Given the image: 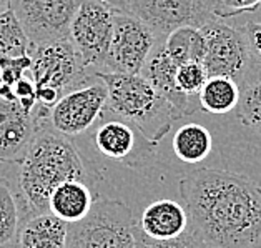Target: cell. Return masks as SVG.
<instances>
[{"mask_svg": "<svg viewBox=\"0 0 261 248\" xmlns=\"http://www.w3.org/2000/svg\"><path fill=\"white\" fill-rule=\"evenodd\" d=\"M188 227L208 248H261V185L250 177L198 168L178 183Z\"/></svg>", "mask_w": 261, "mask_h": 248, "instance_id": "1", "label": "cell"}, {"mask_svg": "<svg viewBox=\"0 0 261 248\" xmlns=\"http://www.w3.org/2000/svg\"><path fill=\"white\" fill-rule=\"evenodd\" d=\"M17 179L23 220L48 212V199L63 182L80 180L95 185L101 175L82 157L73 138L54 130L47 122L39 125L20 162Z\"/></svg>", "mask_w": 261, "mask_h": 248, "instance_id": "2", "label": "cell"}, {"mask_svg": "<svg viewBox=\"0 0 261 248\" xmlns=\"http://www.w3.org/2000/svg\"><path fill=\"white\" fill-rule=\"evenodd\" d=\"M107 85V110L130 120L151 142L160 143L176 122L171 104L143 75L97 72Z\"/></svg>", "mask_w": 261, "mask_h": 248, "instance_id": "3", "label": "cell"}, {"mask_svg": "<svg viewBox=\"0 0 261 248\" xmlns=\"http://www.w3.org/2000/svg\"><path fill=\"white\" fill-rule=\"evenodd\" d=\"M29 55L32 60L30 75L34 79L37 95L34 115L43 123L62 95L84 84L93 72L84 65L70 39L32 47Z\"/></svg>", "mask_w": 261, "mask_h": 248, "instance_id": "4", "label": "cell"}, {"mask_svg": "<svg viewBox=\"0 0 261 248\" xmlns=\"http://www.w3.org/2000/svg\"><path fill=\"white\" fill-rule=\"evenodd\" d=\"M135 220L123 202L95 199L85 218L68 224L67 248H135Z\"/></svg>", "mask_w": 261, "mask_h": 248, "instance_id": "5", "label": "cell"}, {"mask_svg": "<svg viewBox=\"0 0 261 248\" xmlns=\"http://www.w3.org/2000/svg\"><path fill=\"white\" fill-rule=\"evenodd\" d=\"M93 145L101 157L133 170L153 160L158 147L135 123L107 109L93 129Z\"/></svg>", "mask_w": 261, "mask_h": 248, "instance_id": "6", "label": "cell"}, {"mask_svg": "<svg viewBox=\"0 0 261 248\" xmlns=\"http://www.w3.org/2000/svg\"><path fill=\"white\" fill-rule=\"evenodd\" d=\"M107 85L93 73L84 84L62 95L50 110L47 123L65 137H82L98 123L107 107Z\"/></svg>", "mask_w": 261, "mask_h": 248, "instance_id": "7", "label": "cell"}, {"mask_svg": "<svg viewBox=\"0 0 261 248\" xmlns=\"http://www.w3.org/2000/svg\"><path fill=\"white\" fill-rule=\"evenodd\" d=\"M205 37V59L203 63L210 77L223 75L241 84L250 77L254 63L241 27H231L220 18L208 22L200 29Z\"/></svg>", "mask_w": 261, "mask_h": 248, "instance_id": "8", "label": "cell"}, {"mask_svg": "<svg viewBox=\"0 0 261 248\" xmlns=\"http://www.w3.org/2000/svg\"><path fill=\"white\" fill-rule=\"evenodd\" d=\"M158 40L162 39L138 17L130 12L113 10V34L101 72L140 73Z\"/></svg>", "mask_w": 261, "mask_h": 248, "instance_id": "9", "label": "cell"}, {"mask_svg": "<svg viewBox=\"0 0 261 248\" xmlns=\"http://www.w3.org/2000/svg\"><path fill=\"white\" fill-rule=\"evenodd\" d=\"M112 34L113 9L100 0H84L70 23L68 39L90 72L103 70Z\"/></svg>", "mask_w": 261, "mask_h": 248, "instance_id": "10", "label": "cell"}, {"mask_svg": "<svg viewBox=\"0 0 261 248\" xmlns=\"http://www.w3.org/2000/svg\"><path fill=\"white\" fill-rule=\"evenodd\" d=\"M84 0H10L30 48L68 39L70 23Z\"/></svg>", "mask_w": 261, "mask_h": 248, "instance_id": "11", "label": "cell"}, {"mask_svg": "<svg viewBox=\"0 0 261 248\" xmlns=\"http://www.w3.org/2000/svg\"><path fill=\"white\" fill-rule=\"evenodd\" d=\"M216 0H130L128 12L165 39L180 27L201 29L216 18Z\"/></svg>", "mask_w": 261, "mask_h": 248, "instance_id": "12", "label": "cell"}, {"mask_svg": "<svg viewBox=\"0 0 261 248\" xmlns=\"http://www.w3.org/2000/svg\"><path fill=\"white\" fill-rule=\"evenodd\" d=\"M176 68L178 65L165 50L162 39L156 42V45L150 52L143 68L140 70V75H143L170 102L176 113V118L180 120L188 115H193L201 109L198 98L188 97L176 87Z\"/></svg>", "mask_w": 261, "mask_h": 248, "instance_id": "13", "label": "cell"}, {"mask_svg": "<svg viewBox=\"0 0 261 248\" xmlns=\"http://www.w3.org/2000/svg\"><path fill=\"white\" fill-rule=\"evenodd\" d=\"M40 122L17 102L0 100V163H18L23 158Z\"/></svg>", "mask_w": 261, "mask_h": 248, "instance_id": "14", "label": "cell"}, {"mask_svg": "<svg viewBox=\"0 0 261 248\" xmlns=\"http://www.w3.org/2000/svg\"><path fill=\"white\" fill-rule=\"evenodd\" d=\"M138 227L155 240H170L187 232L188 213L178 202L163 199L143 210Z\"/></svg>", "mask_w": 261, "mask_h": 248, "instance_id": "15", "label": "cell"}, {"mask_svg": "<svg viewBox=\"0 0 261 248\" xmlns=\"http://www.w3.org/2000/svg\"><path fill=\"white\" fill-rule=\"evenodd\" d=\"M68 224L50 212L22 220L15 248H67Z\"/></svg>", "mask_w": 261, "mask_h": 248, "instance_id": "16", "label": "cell"}, {"mask_svg": "<svg viewBox=\"0 0 261 248\" xmlns=\"http://www.w3.org/2000/svg\"><path fill=\"white\" fill-rule=\"evenodd\" d=\"M92 187L80 180H68L57 187L48 199V212L67 224L85 218L93 205Z\"/></svg>", "mask_w": 261, "mask_h": 248, "instance_id": "17", "label": "cell"}, {"mask_svg": "<svg viewBox=\"0 0 261 248\" xmlns=\"http://www.w3.org/2000/svg\"><path fill=\"white\" fill-rule=\"evenodd\" d=\"M241 88L237 80L223 75L208 77L198 93L200 109L213 115H225L237 109Z\"/></svg>", "mask_w": 261, "mask_h": 248, "instance_id": "18", "label": "cell"}, {"mask_svg": "<svg viewBox=\"0 0 261 248\" xmlns=\"http://www.w3.org/2000/svg\"><path fill=\"white\" fill-rule=\"evenodd\" d=\"M213 138L200 123H187L176 130L173 137V152L185 163H200L212 154Z\"/></svg>", "mask_w": 261, "mask_h": 248, "instance_id": "19", "label": "cell"}, {"mask_svg": "<svg viewBox=\"0 0 261 248\" xmlns=\"http://www.w3.org/2000/svg\"><path fill=\"white\" fill-rule=\"evenodd\" d=\"M165 50L173 59L176 65L190 60L203 62L205 59V37L200 29L195 27H180L163 39Z\"/></svg>", "mask_w": 261, "mask_h": 248, "instance_id": "20", "label": "cell"}, {"mask_svg": "<svg viewBox=\"0 0 261 248\" xmlns=\"http://www.w3.org/2000/svg\"><path fill=\"white\" fill-rule=\"evenodd\" d=\"M23 220L18 195L7 180H0V248L15 246Z\"/></svg>", "mask_w": 261, "mask_h": 248, "instance_id": "21", "label": "cell"}, {"mask_svg": "<svg viewBox=\"0 0 261 248\" xmlns=\"http://www.w3.org/2000/svg\"><path fill=\"white\" fill-rule=\"evenodd\" d=\"M234 112L241 125L261 135V70L256 67L250 77L241 84L240 102Z\"/></svg>", "mask_w": 261, "mask_h": 248, "instance_id": "22", "label": "cell"}, {"mask_svg": "<svg viewBox=\"0 0 261 248\" xmlns=\"http://www.w3.org/2000/svg\"><path fill=\"white\" fill-rule=\"evenodd\" d=\"M30 43L14 12L5 9L0 12V59L29 55Z\"/></svg>", "mask_w": 261, "mask_h": 248, "instance_id": "23", "label": "cell"}, {"mask_svg": "<svg viewBox=\"0 0 261 248\" xmlns=\"http://www.w3.org/2000/svg\"><path fill=\"white\" fill-rule=\"evenodd\" d=\"M30 55L0 59V100L15 102L14 87L30 70Z\"/></svg>", "mask_w": 261, "mask_h": 248, "instance_id": "24", "label": "cell"}, {"mask_svg": "<svg viewBox=\"0 0 261 248\" xmlns=\"http://www.w3.org/2000/svg\"><path fill=\"white\" fill-rule=\"evenodd\" d=\"M208 70L205 63L198 60H190L180 63L176 68V87L192 98H198V93L208 80Z\"/></svg>", "mask_w": 261, "mask_h": 248, "instance_id": "25", "label": "cell"}, {"mask_svg": "<svg viewBox=\"0 0 261 248\" xmlns=\"http://www.w3.org/2000/svg\"><path fill=\"white\" fill-rule=\"evenodd\" d=\"M135 235V248H208L203 241L196 237L192 228H187V232L181 233L180 237L170 238V240H155L142 232V228L135 224L133 228Z\"/></svg>", "mask_w": 261, "mask_h": 248, "instance_id": "26", "label": "cell"}, {"mask_svg": "<svg viewBox=\"0 0 261 248\" xmlns=\"http://www.w3.org/2000/svg\"><path fill=\"white\" fill-rule=\"evenodd\" d=\"M261 0H216L215 15L216 18H231L246 12H256Z\"/></svg>", "mask_w": 261, "mask_h": 248, "instance_id": "27", "label": "cell"}, {"mask_svg": "<svg viewBox=\"0 0 261 248\" xmlns=\"http://www.w3.org/2000/svg\"><path fill=\"white\" fill-rule=\"evenodd\" d=\"M241 30L246 37L254 67L261 70V22H248Z\"/></svg>", "mask_w": 261, "mask_h": 248, "instance_id": "28", "label": "cell"}, {"mask_svg": "<svg viewBox=\"0 0 261 248\" xmlns=\"http://www.w3.org/2000/svg\"><path fill=\"white\" fill-rule=\"evenodd\" d=\"M107 5H110L113 10H123V12H128L130 7V0H100Z\"/></svg>", "mask_w": 261, "mask_h": 248, "instance_id": "29", "label": "cell"}, {"mask_svg": "<svg viewBox=\"0 0 261 248\" xmlns=\"http://www.w3.org/2000/svg\"><path fill=\"white\" fill-rule=\"evenodd\" d=\"M9 5H10V0H0V12L9 9Z\"/></svg>", "mask_w": 261, "mask_h": 248, "instance_id": "30", "label": "cell"}, {"mask_svg": "<svg viewBox=\"0 0 261 248\" xmlns=\"http://www.w3.org/2000/svg\"><path fill=\"white\" fill-rule=\"evenodd\" d=\"M12 248H15V246H12Z\"/></svg>", "mask_w": 261, "mask_h": 248, "instance_id": "31", "label": "cell"}]
</instances>
